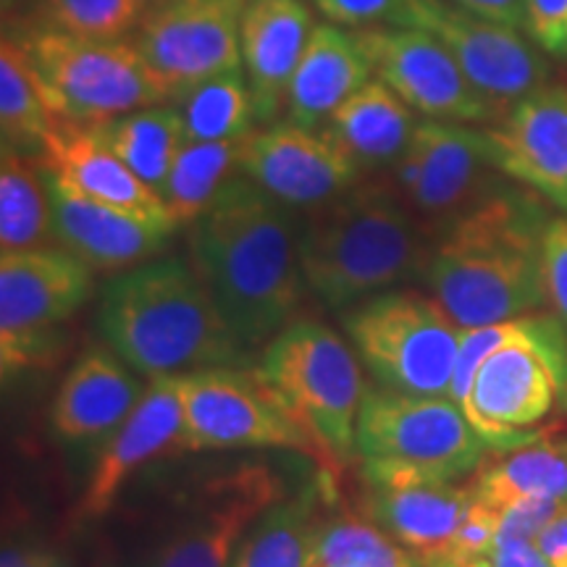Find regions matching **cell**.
<instances>
[{
    "label": "cell",
    "mask_w": 567,
    "mask_h": 567,
    "mask_svg": "<svg viewBox=\"0 0 567 567\" xmlns=\"http://www.w3.org/2000/svg\"><path fill=\"white\" fill-rule=\"evenodd\" d=\"M292 208L245 174L189 224V264L247 352L260 350L292 323L302 302V268Z\"/></svg>",
    "instance_id": "obj_1"
},
{
    "label": "cell",
    "mask_w": 567,
    "mask_h": 567,
    "mask_svg": "<svg viewBox=\"0 0 567 567\" xmlns=\"http://www.w3.org/2000/svg\"><path fill=\"white\" fill-rule=\"evenodd\" d=\"M547 200L505 179L434 243L425 287L460 329L513 321L549 305L544 281Z\"/></svg>",
    "instance_id": "obj_2"
},
{
    "label": "cell",
    "mask_w": 567,
    "mask_h": 567,
    "mask_svg": "<svg viewBox=\"0 0 567 567\" xmlns=\"http://www.w3.org/2000/svg\"><path fill=\"white\" fill-rule=\"evenodd\" d=\"M434 239L392 179H363L302 210L297 252L308 292L331 310L423 279Z\"/></svg>",
    "instance_id": "obj_3"
},
{
    "label": "cell",
    "mask_w": 567,
    "mask_h": 567,
    "mask_svg": "<svg viewBox=\"0 0 567 567\" xmlns=\"http://www.w3.org/2000/svg\"><path fill=\"white\" fill-rule=\"evenodd\" d=\"M101 334L145 379L200 368L239 365L252 358L189 260L153 258L105 284Z\"/></svg>",
    "instance_id": "obj_4"
},
{
    "label": "cell",
    "mask_w": 567,
    "mask_h": 567,
    "mask_svg": "<svg viewBox=\"0 0 567 567\" xmlns=\"http://www.w3.org/2000/svg\"><path fill=\"white\" fill-rule=\"evenodd\" d=\"M354 452L392 484H457L484 465L492 446L452 396L368 386Z\"/></svg>",
    "instance_id": "obj_5"
},
{
    "label": "cell",
    "mask_w": 567,
    "mask_h": 567,
    "mask_svg": "<svg viewBox=\"0 0 567 567\" xmlns=\"http://www.w3.org/2000/svg\"><path fill=\"white\" fill-rule=\"evenodd\" d=\"M360 358L331 326L292 321L266 344L255 371L295 421L313 436L323 460L354 452V425L365 400Z\"/></svg>",
    "instance_id": "obj_6"
},
{
    "label": "cell",
    "mask_w": 567,
    "mask_h": 567,
    "mask_svg": "<svg viewBox=\"0 0 567 567\" xmlns=\"http://www.w3.org/2000/svg\"><path fill=\"white\" fill-rule=\"evenodd\" d=\"M13 34L24 42L38 71L51 124L101 126L132 111L172 103L130 38L90 40L48 30Z\"/></svg>",
    "instance_id": "obj_7"
},
{
    "label": "cell",
    "mask_w": 567,
    "mask_h": 567,
    "mask_svg": "<svg viewBox=\"0 0 567 567\" xmlns=\"http://www.w3.org/2000/svg\"><path fill=\"white\" fill-rule=\"evenodd\" d=\"M557 400L567 410V331L555 313L536 310L481 363L463 413L492 450L509 452L542 436L534 425Z\"/></svg>",
    "instance_id": "obj_8"
},
{
    "label": "cell",
    "mask_w": 567,
    "mask_h": 567,
    "mask_svg": "<svg viewBox=\"0 0 567 567\" xmlns=\"http://www.w3.org/2000/svg\"><path fill=\"white\" fill-rule=\"evenodd\" d=\"M354 354L379 386L450 396L463 329L431 297L386 289L339 310Z\"/></svg>",
    "instance_id": "obj_9"
},
{
    "label": "cell",
    "mask_w": 567,
    "mask_h": 567,
    "mask_svg": "<svg viewBox=\"0 0 567 567\" xmlns=\"http://www.w3.org/2000/svg\"><path fill=\"white\" fill-rule=\"evenodd\" d=\"M279 499L284 481L268 463L247 460L210 473L179 496L124 567H229L252 523Z\"/></svg>",
    "instance_id": "obj_10"
},
{
    "label": "cell",
    "mask_w": 567,
    "mask_h": 567,
    "mask_svg": "<svg viewBox=\"0 0 567 567\" xmlns=\"http://www.w3.org/2000/svg\"><path fill=\"white\" fill-rule=\"evenodd\" d=\"M184 452L300 450L323 457L313 436L284 408L255 368L218 365L179 373Z\"/></svg>",
    "instance_id": "obj_11"
},
{
    "label": "cell",
    "mask_w": 567,
    "mask_h": 567,
    "mask_svg": "<svg viewBox=\"0 0 567 567\" xmlns=\"http://www.w3.org/2000/svg\"><path fill=\"white\" fill-rule=\"evenodd\" d=\"M505 179L484 126L434 118L417 122L392 166V184L434 243Z\"/></svg>",
    "instance_id": "obj_12"
},
{
    "label": "cell",
    "mask_w": 567,
    "mask_h": 567,
    "mask_svg": "<svg viewBox=\"0 0 567 567\" xmlns=\"http://www.w3.org/2000/svg\"><path fill=\"white\" fill-rule=\"evenodd\" d=\"M92 268L61 245L0 255L3 375L48 358L53 329L87 302Z\"/></svg>",
    "instance_id": "obj_13"
},
{
    "label": "cell",
    "mask_w": 567,
    "mask_h": 567,
    "mask_svg": "<svg viewBox=\"0 0 567 567\" xmlns=\"http://www.w3.org/2000/svg\"><path fill=\"white\" fill-rule=\"evenodd\" d=\"M402 27L436 34L481 95L505 113L509 105L549 84L547 53L523 30L471 13L450 0H413Z\"/></svg>",
    "instance_id": "obj_14"
},
{
    "label": "cell",
    "mask_w": 567,
    "mask_h": 567,
    "mask_svg": "<svg viewBox=\"0 0 567 567\" xmlns=\"http://www.w3.org/2000/svg\"><path fill=\"white\" fill-rule=\"evenodd\" d=\"M373 76L389 84L417 116L434 122L494 124L502 111L481 95L436 34L417 27L354 30Z\"/></svg>",
    "instance_id": "obj_15"
},
{
    "label": "cell",
    "mask_w": 567,
    "mask_h": 567,
    "mask_svg": "<svg viewBox=\"0 0 567 567\" xmlns=\"http://www.w3.org/2000/svg\"><path fill=\"white\" fill-rule=\"evenodd\" d=\"M250 0H166L134 32L147 66L176 97L210 76L243 69V17Z\"/></svg>",
    "instance_id": "obj_16"
},
{
    "label": "cell",
    "mask_w": 567,
    "mask_h": 567,
    "mask_svg": "<svg viewBox=\"0 0 567 567\" xmlns=\"http://www.w3.org/2000/svg\"><path fill=\"white\" fill-rule=\"evenodd\" d=\"M239 172L292 210H313L365 179L358 161L326 126L274 122L243 140Z\"/></svg>",
    "instance_id": "obj_17"
},
{
    "label": "cell",
    "mask_w": 567,
    "mask_h": 567,
    "mask_svg": "<svg viewBox=\"0 0 567 567\" xmlns=\"http://www.w3.org/2000/svg\"><path fill=\"white\" fill-rule=\"evenodd\" d=\"M484 130L496 168L567 213V87L544 84Z\"/></svg>",
    "instance_id": "obj_18"
},
{
    "label": "cell",
    "mask_w": 567,
    "mask_h": 567,
    "mask_svg": "<svg viewBox=\"0 0 567 567\" xmlns=\"http://www.w3.org/2000/svg\"><path fill=\"white\" fill-rule=\"evenodd\" d=\"M182 434L184 408L179 375L151 379L132 413L105 439L80 505L74 509L76 520H95L109 513L118 492L140 467L179 450Z\"/></svg>",
    "instance_id": "obj_19"
},
{
    "label": "cell",
    "mask_w": 567,
    "mask_h": 567,
    "mask_svg": "<svg viewBox=\"0 0 567 567\" xmlns=\"http://www.w3.org/2000/svg\"><path fill=\"white\" fill-rule=\"evenodd\" d=\"M42 168L51 195L55 245L74 252L92 271L118 274L147 264L176 231V226L145 221L132 213L90 200L48 172L45 163Z\"/></svg>",
    "instance_id": "obj_20"
},
{
    "label": "cell",
    "mask_w": 567,
    "mask_h": 567,
    "mask_svg": "<svg viewBox=\"0 0 567 567\" xmlns=\"http://www.w3.org/2000/svg\"><path fill=\"white\" fill-rule=\"evenodd\" d=\"M42 163L48 172L90 200L109 208L132 213L153 224L176 226L166 203L145 179H140L126 163L111 151L95 126L51 124Z\"/></svg>",
    "instance_id": "obj_21"
},
{
    "label": "cell",
    "mask_w": 567,
    "mask_h": 567,
    "mask_svg": "<svg viewBox=\"0 0 567 567\" xmlns=\"http://www.w3.org/2000/svg\"><path fill=\"white\" fill-rule=\"evenodd\" d=\"M313 11L302 0H250L243 17V71L250 84L258 124L281 122L287 90L310 34Z\"/></svg>",
    "instance_id": "obj_22"
},
{
    "label": "cell",
    "mask_w": 567,
    "mask_h": 567,
    "mask_svg": "<svg viewBox=\"0 0 567 567\" xmlns=\"http://www.w3.org/2000/svg\"><path fill=\"white\" fill-rule=\"evenodd\" d=\"M145 386L111 347H90L63 375L51 405V429L63 442L109 439L132 413Z\"/></svg>",
    "instance_id": "obj_23"
},
{
    "label": "cell",
    "mask_w": 567,
    "mask_h": 567,
    "mask_svg": "<svg viewBox=\"0 0 567 567\" xmlns=\"http://www.w3.org/2000/svg\"><path fill=\"white\" fill-rule=\"evenodd\" d=\"M473 499V486L457 484L365 486L363 513L429 567L444 557Z\"/></svg>",
    "instance_id": "obj_24"
},
{
    "label": "cell",
    "mask_w": 567,
    "mask_h": 567,
    "mask_svg": "<svg viewBox=\"0 0 567 567\" xmlns=\"http://www.w3.org/2000/svg\"><path fill=\"white\" fill-rule=\"evenodd\" d=\"M371 76V59L354 32L329 21L318 24L289 82L287 118L308 130H321Z\"/></svg>",
    "instance_id": "obj_25"
},
{
    "label": "cell",
    "mask_w": 567,
    "mask_h": 567,
    "mask_svg": "<svg viewBox=\"0 0 567 567\" xmlns=\"http://www.w3.org/2000/svg\"><path fill=\"white\" fill-rule=\"evenodd\" d=\"M421 118L381 80L365 82L339 105L326 130L365 174L392 168L413 140Z\"/></svg>",
    "instance_id": "obj_26"
},
{
    "label": "cell",
    "mask_w": 567,
    "mask_h": 567,
    "mask_svg": "<svg viewBox=\"0 0 567 567\" xmlns=\"http://www.w3.org/2000/svg\"><path fill=\"white\" fill-rule=\"evenodd\" d=\"M323 517L321 488L284 496L252 523L229 567H316Z\"/></svg>",
    "instance_id": "obj_27"
},
{
    "label": "cell",
    "mask_w": 567,
    "mask_h": 567,
    "mask_svg": "<svg viewBox=\"0 0 567 567\" xmlns=\"http://www.w3.org/2000/svg\"><path fill=\"white\" fill-rule=\"evenodd\" d=\"M476 499L505 509L528 496L567 502V442L542 434L478 471Z\"/></svg>",
    "instance_id": "obj_28"
},
{
    "label": "cell",
    "mask_w": 567,
    "mask_h": 567,
    "mask_svg": "<svg viewBox=\"0 0 567 567\" xmlns=\"http://www.w3.org/2000/svg\"><path fill=\"white\" fill-rule=\"evenodd\" d=\"M55 245L53 208L42 158L3 147L0 155V250Z\"/></svg>",
    "instance_id": "obj_29"
},
{
    "label": "cell",
    "mask_w": 567,
    "mask_h": 567,
    "mask_svg": "<svg viewBox=\"0 0 567 567\" xmlns=\"http://www.w3.org/2000/svg\"><path fill=\"white\" fill-rule=\"evenodd\" d=\"M95 132L153 189L163 187L176 155L187 142L182 113L174 103L132 111L95 126Z\"/></svg>",
    "instance_id": "obj_30"
},
{
    "label": "cell",
    "mask_w": 567,
    "mask_h": 567,
    "mask_svg": "<svg viewBox=\"0 0 567 567\" xmlns=\"http://www.w3.org/2000/svg\"><path fill=\"white\" fill-rule=\"evenodd\" d=\"M51 132V113L42 95L40 76L24 42L3 32L0 45V134L3 147L42 158Z\"/></svg>",
    "instance_id": "obj_31"
},
{
    "label": "cell",
    "mask_w": 567,
    "mask_h": 567,
    "mask_svg": "<svg viewBox=\"0 0 567 567\" xmlns=\"http://www.w3.org/2000/svg\"><path fill=\"white\" fill-rule=\"evenodd\" d=\"M243 140L184 142L172 172L158 189L176 226H189L216 203L239 172Z\"/></svg>",
    "instance_id": "obj_32"
},
{
    "label": "cell",
    "mask_w": 567,
    "mask_h": 567,
    "mask_svg": "<svg viewBox=\"0 0 567 567\" xmlns=\"http://www.w3.org/2000/svg\"><path fill=\"white\" fill-rule=\"evenodd\" d=\"M187 142L245 140L255 130V103L243 69L210 76L174 101Z\"/></svg>",
    "instance_id": "obj_33"
},
{
    "label": "cell",
    "mask_w": 567,
    "mask_h": 567,
    "mask_svg": "<svg viewBox=\"0 0 567 567\" xmlns=\"http://www.w3.org/2000/svg\"><path fill=\"white\" fill-rule=\"evenodd\" d=\"M151 6L145 0H32L11 32L48 30L90 40L132 38Z\"/></svg>",
    "instance_id": "obj_34"
},
{
    "label": "cell",
    "mask_w": 567,
    "mask_h": 567,
    "mask_svg": "<svg viewBox=\"0 0 567 567\" xmlns=\"http://www.w3.org/2000/svg\"><path fill=\"white\" fill-rule=\"evenodd\" d=\"M316 567H423L365 513L326 515L316 542Z\"/></svg>",
    "instance_id": "obj_35"
},
{
    "label": "cell",
    "mask_w": 567,
    "mask_h": 567,
    "mask_svg": "<svg viewBox=\"0 0 567 567\" xmlns=\"http://www.w3.org/2000/svg\"><path fill=\"white\" fill-rule=\"evenodd\" d=\"M329 24L344 30H371V27H402L413 0H313Z\"/></svg>",
    "instance_id": "obj_36"
},
{
    "label": "cell",
    "mask_w": 567,
    "mask_h": 567,
    "mask_svg": "<svg viewBox=\"0 0 567 567\" xmlns=\"http://www.w3.org/2000/svg\"><path fill=\"white\" fill-rule=\"evenodd\" d=\"M496 530H499V509H494V507L484 505V502L473 499L465 520L460 523L457 534L452 536L450 547H446L442 559L488 557L496 544ZM442 559H439V563H442Z\"/></svg>",
    "instance_id": "obj_37"
},
{
    "label": "cell",
    "mask_w": 567,
    "mask_h": 567,
    "mask_svg": "<svg viewBox=\"0 0 567 567\" xmlns=\"http://www.w3.org/2000/svg\"><path fill=\"white\" fill-rule=\"evenodd\" d=\"M565 502L544 499V496H528V499L515 502L499 513V530H496V544L505 542H536V536L549 526L559 515ZM494 544V547H496Z\"/></svg>",
    "instance_id": "obj_38"
},
{
    "label": "cell",
    "mask_w": 567,
    "mask_h": 567,
    "mask_svg": "<svg viewBox=\"0 0 567 567\" xmlns=\"http://www.w3.org/2000/svg\"><path fill=\"white\" fill-rule=\"evenodd\" d=\"M544 281L551 313L567 331V213L551 218L544 231Z\"/></svg>",
    "instance_id": "obj_39"
},
{
    "label": "cell",
    "mask_w": 567,
    "mask_h": 567,
    "mask_svg": "<svg viewBox=\"0 0 567 567\" xmlns=\"http://www.w3.org/2000/svg\"><path fill=\"white\" fill-rule=\"evenodd\" d=\"M526 34L547 55L567 59V0H526Z\"/></svg>",
    "instance_id": "obj_40"
},
{
    "label": "cell",
    "mask_w": 567,
    "mask_h": 567,
    "mask_svg": "<svg viewBox=\"0 0 567 567\" xmlns=\"http://www.w3.org/2000/svg\"><path fill=\"white\" fill-rule=\"evenodd\" d=\"M0 567H71L69 559L51 547H42L34 542L11 538L3 544Z\"/></svg>",
    "instance_id": "obj_41"
},
{
    "label": "cell",
    "mask_w": 567,
    "mask_h": 567,
    "mask_svg": "<svg viewBox=\"0 0 567 567\" xmlns=\"http://www.w3.org/2000/svg\"><path fill=\"white\" fill-rule=\"evenodd\" d=\"M450 3L526 32V0H450Z\"/></svg>",
    "instance_id": "obj_42"
},
{
    "label": "cell",
    "mask_w": 567,
    "mask_h": 567,
    "mask_svg": "<svg viewBox=\"0 0 567 567\" xmlns=\"http://www.w3.org/2000/svg\"><path fill=\"white\" fill-rule=\"evenodd\" d=\"M488 563L492 567H551L549 559L536 547V542L496 544L488 555Z\"/></svg>",
    "instance_id": "obj_43"
},
{
    "label": "cell",
    "mask_w": 567,
    "mask_h": 567,
    "mask_svg": "<svg viewBox=\"0 0 567 567\" xmlns=\"http://www.w3.org/2000/svg\"><path fill=\"white\" fill-rule=\"evenodd\" d=\"M536 547L551 567H567V502L555 520L536 536Z\"/></svg>",
    "instance_id": "obj_44"
},
{
    "label": "cell",
    "mask_w": 567,
    "mask_h": 567,
    "mask_svg": "<svg viewBox=\"0 0 567 567\" xmlns=\"http://www.w3.org/2000/svg\"><path fill=\"white\" fill-rule=\"evenodd\" d=\"M32 0H0V11H3V30H11L17 27L24 13L30 11Z\"/></svg>",
    "instance_id": "obj_45"
},
{
    "label": "cell",
    "mask_w": 567,
    "mask_h": 567,
    "mask_svg": "<svg viewBox=\"0 0 567 567\" xmlns=\"http://www.w3.org/2000/svg\"><path fill=\"white\" fill-rule=\"evenodd\" d=\"M431 567H492L488 557H476V559H442V563H434Z\"/></svg>",
    "instance_id": "obj_46"
},
{
    "label": "cell",
    "mask_w": 567,
    "mask_h": 567,
    "mask_svg": "<svg viewBox=\"0 0 567 567\" xmlns=\"http://www.w3.org/2000/svg\"><path fill=\"white\" fill-rule=\"evenodd\" d=\"M145 3L151 6V9H153V6H161V3H166V0H145Z\"/></svg>",
    "instance_id": "obj_47"
}]
</instances>
